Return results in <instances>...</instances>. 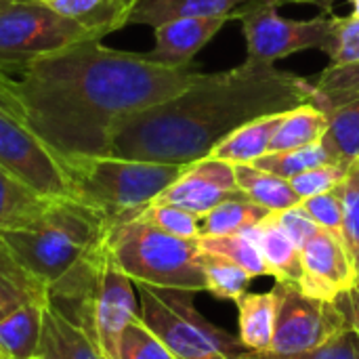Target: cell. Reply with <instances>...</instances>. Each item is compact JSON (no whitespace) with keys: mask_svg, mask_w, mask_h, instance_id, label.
Segmentation results:
<instances>
[{"mask_svg":"<svg viewBox=\"0 0 359 359\" xmlns=\"http://www.w3.org/2000/svg\"><path fill=\"white\" fill-rule=\"evenodd\" d=\"M280 6V0H250L233 13L246 38V59L276 63L309 48L328 53L339 23L334 11L313 19H288Z\"/></svg>","mask_w":359,"mask_h":359,"instance_id":"9c48e42d","label":"cell"},{"mask_svg":"<svg viewBox=\"0 0 359 359\" xmlns=\"http://www.w3.org/2000/svg\"><path fill=\"white\" fill-rule=\"evenodd\" d=\"M242 233L248 236L257 244V248L261 250L263 259L267 261V265L271 269V278H276V282L299 284V280H301V250L286 236V231L278 225L273 212Z\"/></svg>","mask_w":359,"mask_h":359,"instance_id":"ac0fdd59","label":"cell"},{"mask_svg":"<svg viewBox=\"0 0 359 359\" xmlns=\"http://www.w3.org/2000/svg\"><path fill=\"white\" fill-rule=\"evenodd\" d=\"M301 206L309 212V217L316 221V225L337 238L343 240V198H341V185L332 191L307 198L301 202Z\"/></svg>","mask_w":359,"mask_h":359,"instance_id":"8d00e7d4","label":"cell"},{"mask_svg":"<svg viewBox=\"0 0 359 359\" xmlns=\"http://www.w3.org/2000/svg\"><path fill=\"white\" fill-rule=\"evenodd\" d=\"M273 288L278 292V320L267 353H303L349 326L341 301L309 297L294 282H276Z\"/></svg>","mask_w":359,"mask_h":359,"instance_id":"30bf717a","label":"cell"},{"mask_svg":"<svg viewBox=\"0 0 359 359\" xmlns=\"http://www.w3.org/2000/svg\"><path fill=\"white\" fill-rule=\"evenodd\" d=\"M50 200L40 198L0 168V229L23 225L36 219Z\"/></svg>","mask_w":359,"mask_h":359,"instance_id":"83f0119b","label":"cell"},{"mask_svg":"<svg viewBox=\"0 0 359 359\" xmlns=\"http://www.w3.org/2000/svg\"><path fill=\"white\" fill-rule=\"evenodd\" d=\"M347 168H349V164H339V162L322 164V166H316L311 170H305V172L292 177L290 185H292L294 194L303 202L307 198H313V196L337 189L343 183V179L347 175Z\"/></svg>","mask_w":359,"mask_h":359,"instance_id":"d590c367","label":"cell"},{"mask_svg":"<svg viewBox=\"0 0 359 359\" xmlns=\"http://www.w3.org/2000/svg\"><path fill=\"white\" fill-rule=\"evenodd\" d=\"M0 107L11 111L15 118H19L21 122H25V114H23V105L15 93V80L6 74L0 72Z\"/></svg>","mask_w":359,"mask_h":359,"instance_id":"ab89813d","label":"cell"},{"mask_svg":"<svg viewBox=\"0 0 359 359\" xmlns=\"http://www.w3.org/2000/svg\"><path fill=\"white\" fill-rule=\"evenodd\" d=\"M198 76L191 65L168 67L145 53L84 40L34 61L15 93L25 124L57 156H111L130 116L179 95Z\"/></svg>","mask_w":359,"mask_h":359,"instance_id":"6da1fadb","label":"cell"},{"mask_svg":"<svg viewBox=\"0 0 359 359\" xmlns=\"http://www.w3.org/2000/svg\"><path fill=\"white\" fill-rule=\"evenodd\" d=\"M46 299L29 301L0 320V359H34L42 337Z\"/></svg>","mask_w":359,"mask_h":359,"instance_id":"e0dca14e","label":"cell"},{"mask_svg":"<svg viewBox=\"0 0 359 359\" xmlns=\"http://www.w3.org/2000/svg\"><path fill=\"white\" fill-rule=\"evenodd\" d=\"M118 359H179L143 322L141 318L126 326L122 339Z\"/></svg>","mask_w":359,"mask_h":359,"instance_id":"836d02e7","label":"cell"},{"mask_svg":"<svg viewBox=\"0 0 359 359\" xmlns=\"http://www.w3.org/2000/svg\"><path fill=\"white\" fill-rule=\"evenodd\" d=\"M111 223L95 208L74 200H50L32 221L0 229L8 255L46 288L65 278L105 238Z\"/></svg>","mask_w":359,"mask_h":359,"instance_id":"277c9868","label":"cell"},{"mask_svg":"<svg viewBox=\"0 0 359 359\" xmlns=\"http://www.w3.org/2000/svg\"><path fill=\"white\" fill-rule=\"evenodd\" d=\"M236 359H261L257 353H250V351H244V353H240Z\"/></svg>","mask_w":359,"mask_h":359,"instance_id":"ee69618b","label":"cell"},{"mask_svg":"<svg viewBox=\"0 0 359 359\" xmlns=\"http://www.w3.org/2000/svg\"><path fill=\"white\" fill-rule=\"evenodd\" d=\"M238 341L244 351L267 353L271 349L276 320H278V292H246L238 303Z\"/></svg>","mask_w":359,"mask_h":359,"instance_id":"2e32d148","label":"cell"},{"mask_svg":"<svg viewBox=\"0 0 359 359\" xmlns=\"http://www.w3.org/2000/svg\"><path fill=\"white\" fill-rule=\"evenodd\" d=\"M233 166H236V181L240 191L255 204L263 206L265 210L282 212L286 208L301 204V198L294 194L288 179L261 170L255 164H233Z\"/></svg>","mask_w":359,"mask_h":359,"instance_id":"7402d4cb","label":"cell"},{"mask_svg":"<svg viewBox=\"0 0 359 359\" xmlns=\"http://www.w3.org/2000/svg\"><path fill=\"white\" fill-rule=\"evenodd\" d=\"M250 0H139L130 11L128 23L158 27L177 17H221L233 15Z\"/></svg>","mask_w":359,"mask_h":359,"instance_id":"ffe728a7","label":"cell"},{"mask_svg":"<svg viewBox=\"0 0 359 359\" xmlns=\"http://www.w3.org/2000/svg\"><path fill=\"white\" fill-rule=\"evenodd\" d=\"M198 244H200V248L204 252L219 255V257L240 265L252 278L271 276V269H269L267 261L263 259L261 250L244 233H233V236H200Z\"/></svg>","mask_w":359,"mask_h":359,"instance_id":"f1b7e54d","label":"cell"},{"mask_svg":"<svg viewBox=\"0 0 359 359\" xmlns=\"http://www.w3.org/2000/svg\"><path fill=\"white\" fill-rule=\"evenodd\" d=\"M34 359H42V358H34Z\"/></svg>","mask_w":359,"mask_h":359,"instance_id":"7dc6e473","label":"cell"},{"mask_svg":"<svg viewBox=\"0 0 359 359\" xmlns=\"http://www.w3.org/2000/svg\"><path fill=\"white\" fill-rule=\"evenodd\" d=\"M72 198L101 212L109 223L135 217L185 170L181 164L128 160L120 156H59Z\"/></svg>","mask_w":359,"mask_h":359,"instance_id":"5b68a950","label":"cell"},{"mask_svg":"<svg viewBox=\"0 0 359 359\" xmlns=\"http://www.w3.org/2000/svg\"><path fill=\"white\" fill-rule=\"evenodd\" d=\"M50 11L59 13L86 27L88 32L105 38L107 34L128 25L130 6L126 0H36Z\"/></svg>","mask_w":359,"mask_h":359,"instance_id":"d6986e66","label":"cell"},{"mask_svg":"<svg viewBox=\"0 0 359 359\" xmlns=\"http://www.w3.org/2000/svg\"><path fill=\"white\" fill-rule=\"evenodd\" d=\"M349 4H351V15L359 17V0H349Z\"/></svg>","mask_w":359,"mask_h":359,"instance_id":"7bdbcfd3","label":"cell"},{"mask_svg":"<svg viewBox=\"0 0 359 359\" xmlns=\"http://www.w3.org/2000/svg\"><path fill=\"white\" fill-rule=\"evenodd\" d=\"M267 215L271 212L248 200L244 194H240L236 198L221 202L210 212L202 215L200 231L202 236H233L261 223Z\"/></svg>","mask_w":359,"mask_h":359,"instance_id":"cb8c5ba5","label":"cell"},{"mask_svg":"<svg viewBox=\"0 0 359 359\" xmlns=\"http://www.w3.org/2000/svg\"><path fill=\"white\" fill-rule=\"evenodd\" d=\"M141 322L179 359H236L244 353L238 337L206 320L191 290L135 284Z\"/></svg>","mask_w":359,"mask_h":359,"instance_id":"52a82bcc","label":"cell"},{"mask_svg":"<svg viewBox=\"0 0 359 359\" xmlns=\"http://www.w3.org/2000/svg\"><path fill=\"white\" fill-rule=\"evenodd\" d=\"M343 198V244L349 252L359 280V158L347 168L341 183Z\"/></svg>","mask_w":359,"mask_h":359,"instance_id":"d6a6232c","label":"cell"},{"mask_svg":"<svg viewBox=\"0 0 359 359\" xmlns=\"http://www.w3.org/2000/svg\"><path fill=\"white\" fill-rule=\"evenodd\" d=\"M46 297L48 288L27 273L0 242V320L17 307Z\"/></svg>","mask_w":359,"mask_h":359,"instance_id":"d4e9b609","label":"cell"},{"mask_svg":"<svg viewBox=\"0 0 359 359\" xmlns=\"http://www.w3.org/2000/svg\"><path fill=\"white\" fill-rule=\"evenodd\" d=\"M48 303L78 324L109 359H118L126 326L141 318L135 282L111 261L103 242L48 286Z\"/></svg>","mask_w":359,"mask_h":359,"instance_id":"3957f363","label":"cell"},{"mask_svg":"<svg viewBox=\"0 0 359 359\" xmlns=\"http://www.w3.org/2000/svg\"><path fill=\"white\" fill-rule=\"evenodd\" d=\"M311 99V80L276 63L246 59L225 72H200L179 95L130 116L116 133L111 156L187 166L240 126Z\"/></svg>","mask_w":359,"mask_h":359,"instance_id":"7a4b0ae2","label":"cell"},{"mask_svg":"<svg viewBox=\"0 0 359 359\" xmlns=\"http://www.w3.org/2000/svg\"><path fill=\"white\" fill-rule=\"evenodd\" d=\"M309 80L313 86L311 103L328 114L359 97V61L345 65H328L324 72Z\"/></svg>","mask_w":359,"mask_h":359,"instance_id":"484cf974","label":"cell"},{"mask_svg":"<svg viewBox=\"0 0 359 359\" xmlns=\"http://www.w3.org/2000/svg\"><path fill=\"white\" fill-rule=\"evenodd\" d=\"M202 271L206 280V292H210L221 301L238 303L248 292V286L252 282V276L240 265L204 250H202Z\"/></svg>","mask_w":359,"mask_h":359,"instance_id":"f546056e","label":"cell"},{"mask_svg":"<svg viewBox=\"0 0 359 359\" xmlns=\"http://www.w3.org/2000/svg\"><path fill=\"white\" fill-rule=\"evenodd\" d=\"M240 194L242 191L236 181V166L215 156H206L187 164L179 179L168 185L154 202L172 204L202 217L221 202Z\"/></svg>","mask_w":359,"mask_h":359,"instance_id":"4fadbf2b","label":"cell"},{"mask_svg":"<svg viewBox=\"0 0 359 359\" xmlns=\"http://www.w3.org/2000/svg\"><path fill=\"white\" fill-rule=\"evenodd\" d=\"M334 158L328 154V149L320 143L316 145H307L301 149H290V151H269L265 156H261L259 160H255L252 164L261 170H267L276 177L282 179H292L305 170H311L316 166L322 164H332Z\"/></svg>","mask_w":359,"mask_h":359,"instance_id":"4dcf8cb0","label":"cell"},{"mask_svg":"<svg viewBox=\"0 0 359 359\" xmlns=\"http://www.w3.org/2000/svg\"><path fill=\"white\" fill-rule=\"evenodd\" d=\"M0 168L46 200L72 198L59 156L19 118L0 107Z\"/></svg>","mask_w":359,"mask_h":359,"instance_id":"8fae6325","label":"cell"},{"mask_svg":"<svg viewBox=\"0 0 359 359\" xmlns=\"http://www.w3.org/2000/svg\"><path fill=\"white\" fill-rule=\"evenodd\" d=\"M137 219L154 225L156 229L177 236V238H185V240H198L202 236L200 231V217L183 210L179 206L172 204H164V202H151L149 206H145L141 212L135 215Z\"/></svg>","mask_w":359,"mask_h":359,"instance_id":"1f68e13d","label":"cell"},{"mask_svg":"<svg viewBox=\"0 0 359 359\" xmlns=\"http://www.w3.org/2000/svg\"><path fill=\"white\" fill-rule=\"evenodd\" d=\"M42 359H109L101 347L50 303L44 307L38 355Z\"/></svg>","mask_w":359,"mask_h":359,"instance_id":"9a60e30c","label":"cell"},{"mask_svg":"<svg viewBox=\"0 0 359 359\" xmlns=\"http://www.w3.org/2000/svg\"><path fill=\"white\" fill-rule=\"evenodd\" d=\"M15 0H0V11L4 8V6H8V4H13Z\"/></svg>","mask_w":359,"mask_h":359,"instance_id":"f6af8a7d","label":"cell"},{"mask_svg":"<svg viewBox=\"0 0 359 359\" xmlns=\"http://www.w3.org/2000/svg\"><path fill=\"white\" fill-rule=\"evenodd\" d=\"M236 19L233 15L221 17H177L154 27L156 44L147 59L168 67H189L194 57L221 32V27Z\"/></svg>","mask_w":359,"mask_h":359,"instance_id":"5bb4252c","label":"cell"},{"mask_svg":"<svg viewBox=\"0 0 359 359\" xmlns=\"http://www.w3.org/2000/svg\"><path fill=\"white\" fill-rule=\"evenodd\" d=\"M84 40H103L36 0H15L0 11V72L23 74L34 61Z\"/></svg>","mask_w":359,"mask_h":359,"instance_id":"ba28073f","label":"cell"},{"mask_svg":"<svg viewBox=\"0 0 359 359\" xmlns=\"http://www.w3.org/2000/svg\"><path fill=\"white\" fill-rule=\"evenodd\" d=\"M284 114L263 116V118H257V120L240 126L229 137H225L210 151V156L231 162V164H252L261 156L269 154V145L276 137V130H278Z\"/></svg>","mask_w":359,"mask_h":359,"instance_id":"44dd1931","label":"cell"},{"mask_svg":"<svg viewBox=\"0 0 359 359\" xmlns=\"http://www.w3.org/2000/svg\"><path fill=\"white\" fill-rule=\"evenodd\" d=\"M326 55L330 57V65H345L359 61V17L339 15L334 40Z\"/></svg>","mask_w":359,"mask_h":359,"instance_id":"74e56055","label":"cell"},{"mask_svg":"<svg viewBox=\"0 0 359 359\" xmlns=\"http://www.w3.org/2000/svg\"><path fill=\"white\" fill-rule=\"evenodd\" d=\"M137 2H139V0H126V4H128V6H130V11H133V8H135V4H137Z\"/></svg>","mask_w":359,"mask_h":359,"instance_id":"bcb514c9","label":"cell"},{"mask_svg":"<svg viewBox=\"0 0 359 359\" xmlns=\"http://www.w3.org/2000/svg\"><path fill=\"white\" fill-rule=\"evenodd\" d=\"M341 305H343V309L347 313L349 324L355 326L359 330V286L351 294H347L345 299H341Z\"/></svg>","mask_w":359,"mask_h":359,"instance_id":"60d3db41","label":"cell"},{"mask_svg":"<svg viewBox=\"0 0 359 359\" xmlns=\"http://www.w3.org/2000/svg\"><path fill=\"white\" fill-rule=\"evenodd\" d=\"M358 286V273L343 240L318 229L301 248L299 288L316 299L341 301Z\"/></svg>","mask_w":359,"mask_h":359,"instance_id":"7c38bea8","label":"cell"},{"mask_svg":"<svg viewBox=\"0 0 359 359\" xmlns=\"http://www.w3.org/2000/svg\"><path fill=\"white\" fill-rule=\"evenodd\" d=\"M322 145L339 164H351L359 158V97L328 111V128Z\"/></svg>","mask_w":359,"mask_h":359,"instance_id":"4316f807","label":"cell"},{"mask_svg":"<svg viewBox=\"0 0 359 359\" xmlns=\"http://www.w3.org/2000/svg\"><path fill=\"white\" fill-rule=\"evenodd\" d=\"M328 128V114L313 103H303L284 114L269 151H290L322 141Z\"/></svg>","mask_w":359,"mask_h":359,"instance_id":"603a6c76","label":"cell"},{"mask_svg":"<svg viewBox=\"0 0 359 359\" xmlns=\"http://www.w3.org/2000/svg\"><path fill=\"white\" fill-rule=\"evenodd\" d=\"M273 217H276L278 225L286 231V236L297 244L299 250H301V248L305 246V242L320 229V227L316 225V221L309 217V212H307L301 204H297V206H292V208H286V210H282V212H273Z\"/></svg>","mask_w":359,"mask_h":359,"instance_id":"f35d334b","label":"cell"},{"mask_svg":"<svg viewBox=\"0 0 359 359\" xmlns=\"http://www.w3.org/2000/svg\"><path fill=\"white\" fill-rule=\"evenodd\" d=\"M261 359H359V330L355 326H345L341 332L330 337L326 343L292 355L257 353Z\"/></svg>","mask_w":359,"mask_h":359,"instance_id":"e575fe53","label":"cell"},{"mask_svg":"<svg viewBox=\"0 0 359 359\" xmlns=\"http://www.w3.org/2000/svg\"><path fill=\"white\" fill-rule=\"evenodd\" d=\"M282 4L286 2H299V4H311V6H318L320 13H332L334 11V0H280Z\"/></svg>","mask_w":359,"mask_h":359,"instance_id":"b9f144b4","label":"cell"},{"mask_svg":"<svg viewBox=\"0 0 359 359\" xmlns=\"http://www.w3.org/2000/svg\"><path fill=\"white\" fill-rule=\"evenodd\" d=\"M103 244L111 261L135 284L191 292L206 290L198 240L164 233L154 225L130 217L111 223Z\"/></svg>","mask_w":359,"mask_h":359,"instance_id":"8992f818","label":"cell"}]
</instances>
